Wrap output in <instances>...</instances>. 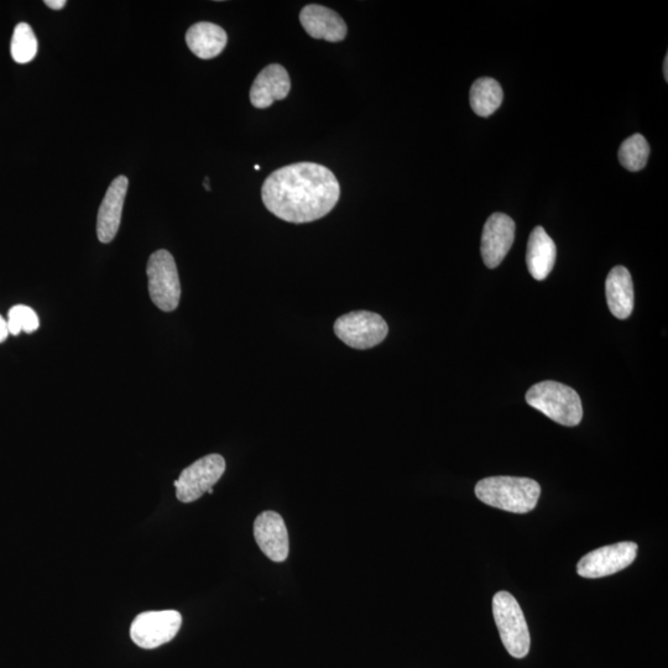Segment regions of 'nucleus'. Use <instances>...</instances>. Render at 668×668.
<instances>
[{
    "instance_id": "1",
    "label": "nucleus",
    "mask_w": 668,
    "mask_h": 668,
    "mask_svg": "<svg viewBox=\"0 0 668 668\" xmlns=\"http://www.w3.org/2000/svg\"><path fill=\"white\" fill-rule=\"evenodd\" d=\"M341 196L337 177L326 166L291 164L270 174L262 189L266 210L285 222H315L330 213Z\"/></svg>"
},
{
    "instance_id": "2",
    "label": "nucleus",
    "mask_w": 668,
    "mask_h": 668,
    "mask_svg": "<svg viewBox=\"0 0 668 668\" xmlns=\"http://www.w3.org/2000/svg\"><path fill=\"white\" fill-rule=\"evenodd\" d=\"M540 494V484L529 478L490 477L476 485V495L482 503L514 514L534 510Z\"/></svg>"
},
{
    "instance_id": "3",
    "label": "nucleus",
    "mask_w": 668,
    "mask_h": 668,
    "mask_svg": "<svg viewBox=\"0 0 668 668\" xmlns=\"http://www.w3.org/2000/svg\"><path fill=\"white\" fill-rule=\"evenodd\" d=\"M527 404L539 410L557 424L573 427L583 417L581 398L570 386L557 382H542L526 394Z\"/></svg>"
},
{
    "instance_id": "4",
    "label": "nucleus",
    "mask_w": 668,
    "mask_h": 668,
    "mask_svg": "<svg viewBox=\"0 0 668 668\" xmlns=\"http://www.w3.org/2000/svg\"><path fill=\"white\" fill-rule=\"evenodd\" d=\"M493 615L506 651L515 659H524L529 655L531 638L518 600L509 592H498L493 598Z\"/></svg>"
},
{
    "instance_id": "5",
    "label": "nucleus",
    "mask_w": 668,
    "mask_h": 668,
    "mask_svg": "<svg viewBox=\"0 0 668 668\" xmlns=\"http://www.w3.org/2000/svg\"><path fill=\"white\" fill-rule=\"evenodd\" d=\"M146 273L151 301L161 311H175L180 304L181 284L174 257L167 250H158L151 254Z\"/></svg>"
},
{
    "instance_id": "6",
    "label": "nucleus",
    "mask_w": 668,
    "mask_h": 668,
    "mask_svg": "<svg viewBox=\"0 0 668 668\" xmlns=\"http://www.w3.org/2000/svg\"><path fill=\"white\" fill-rule=\"evenodd\" d=\"M333 330L344 344L354 349L377 347L389 333L384 318L368 311L351 312L339 317Z\"/></svg>"
},
{
    "instance_id": "7",
    "label": "nucleus",
    "mask_w": 668,
    "mask_h": 668,
    "mask_svg": "<svg viewBox=\"0 0 668 668\" xmlns=\"http://www.w3.org/2000/svg\"><path fill=\"white\" fill-rule=\"evenodd\" d=\"M226 472V461L221 454H208L187 467L176 480V497L182 503L189 504L213 493V487Z\"/></svg>"
},
{
    "instance_id": "8",
    "label": "nucleus",
    "mask_w": 668,
    "mask_h": 668,
    "mask_svg": "<svg viewBox=\"0 0 668 668\" xmlns=\"http://www.w3.org/2000/svg\"><path fill=\"white\" fill-rule=\"evenodd\" d=\"M182 625V617L176 610L146 612L134 619L130 628V638L142 649H156L170 643Z\"/></svg>"
},
{
    "instance_id": "9",
    "label": "nucleus",
    "mask_w": 668,
    "mask_h": 668,
    "mask_svg": "<svg viewBox=\"0 0 668 668\" xmlns=\"http://www.w3.org/2000/svg\"><path fill=\"white\" fill-rule=\"evenodd\" d=\"M638 550V545L630 541L600 547L578 562L577 573L583 578L612 576L634 563Z\"/></svg>"
},
{
    "instance_id": "10",
    "label": "nucleus",
    "mask_w": 668,
    "mask_h": 668,
    "mask_svg": "<svg viewBox=\"0 0 668 668\" xmlns=\"http://www.w3.org/2000/svg\"><path fill=\"white\" fill-rule=\"evenodd\" d=\"M515 222L504 213H494L485 223L482 236V257L490 269L498 268L515 240Z\"/></svg>"
},
{
    "instance_id": "11",
    "label": "nucleus",
    "mask_w": 668,
    "mask_h": 668,
    "mask_svg": "<svg viewBox=\"0 0 668 668\" xmlns=\"http://www.w3.org/2000/svg\"><path fill=\"white\" fill-rule=\"evenodd\" d=\"M254 537L271 561L281 563L289 556V534L285 521L275 511H264L254 521Z\"/></svg>"
},
{
    "instance_id": "12",
    "label": "nucleus",
    "mask_w": 668,
    "mask_h": 668,
    "mask_svg": "<svg viewBox=\"0 0 668 668\" xmlns=\"http://www.w3.org/2000/svg\"><path fill=\"white\" fill-rule=\"evenodd\" d=\"M129 181L120 175L112 181L99 207L97 217V236L99 242L108 244L116 238L122 222V213L125 196H127Z\"/></svg>"
},
{
    "instance_id": "13",
    "label": "nucleus",
    "mask_w": 668,
    "mask_h": 668,
    "mask_svg": "<svg viewBox=\"0 0 668 668\" xmlns=\"http://www.w3.org/2000/svg\"><path fill=\"white\" fill-rule=\"evenodd\" d=\"M302 28L313 39H322L328 43H339L347 36V25L341 15L323 5H306L300 13Z\"/></svg>"
},
{
    "instance_id": "14",
    "label": "nucleus",
    "mask_w": 668,
    "mask_h": 668,
    "mask_svg": "<svg viewBox=\"0 0 668 668\" xmlns=\"http://www.w3.org/2000/svg\"><path fill=\"white\" fill-rule=\"evenodd\" d=\"M291 80L285 67L273 64L266 66L255 78L250 88V102L255 108H269L276 101H283L289 96Z\"/></svg>"
},
{
    "instance_id": "15",
    "label": "nucleus",
    "mask_w": 668,
    "mask_h": 668,
    "mask_svg": "<svg viewBox=\"0 0 668 668\" xmlns=\"http://www.w3.org/2000/svg\"><path fill=\"white\" fill-rule=\"evenodd\" d=\"M557 257L556 244L542 227L532 231L527 244L526 264L532 278L544 281L555 266Z\"/></svg>"
},
{
    "instance_id": "16",
    "label": "nucleus",
    "mask_w": 668,
    "mask_h": 668,
    "mask_svg": "<svg viewBox=\"0 0 668 668\" xmlns=\"http://www.w3.org/2000/svg\"><path fill=\"white\" fill-rule=\"evenodd\" d=\"M610 312L619 320L629 318L634 310V284L629 270L615 266L610 271L605 285Z\"/></svg>"
},
{
    "instance_id": "17",
    "label": "nucleus",
    "mask_w": 668,
    "mask_h": 668,
    "mask_svg": "<svg viewBox=\"0 0 668 668\" xmlns=\"http://www.w3.org/2000/svg\"><path fill=\"white\" fill-rule=\"evenodd\" d=\"M228 36L221 26L212 23H197L186 33V43L193 55L202 60L215 59L226 49Z\"/></svg>"
},
{
    "instance_id": "18",
    "label": "nucleus",
    "mask_w": 668,
    "mask_h": 668,
    "mask_svg": "<svg viewBox=\"0 0 668 668\" xmlns=\"http://www.w3.org/2000/svg\"><path fill=\"white\" fill-rule=\"evenodd\" d=\"M471 107L479 117H490L503 103V88L494 78L483 77L473 83L471 88Z\"/></svg>"
},
{
    "instance_id": "19",
    "label": "nucleus",
    "mask_w": 668,
    "mask_h": 668,
    "mask_svg": "<svg viewBox=\"0 0 668 668\" xmlns=\"http://www.w3.org/2000/svg\"><path fill=\"white\" fill-rule=\"evenodd\" d=\"M649 155V143L641 134H634L633 137L626 139L619 149L620 164L631 172L643 170Z\"/></svg>"
},
{
    "instance_id": "20",
    "label": "nucleus",
    "mask_w": 668,
    "mask_h": 668,
    "mask_svg": "<svg viewBox=\"0 0 668 668\" xmlns=\"http://www.w3.org/2000/svg\"><path fill=\"white\" fill-rule=\"evenodd\" d=\"M10 52L17 64L25 65L35 59L38 54V39L31 26L26 23H20L15 26Z\"/></svg>"
},
{
    "instance_id": "21",
    "label": "nucleus",
    "mask_w": 668,
    "mask_h": 668,
    "mask_svg": "<svg viewBox=\"0 0 668 668\" xmlns=\"http://www.w3.org/2000/svg\"><path fill=\"white\" fill-rule=\"evenodd\" d=\"M8 331L13 336H19L20 333H33L38 330L40 322L39 317L33 309L28 306L18 305L10 309L8 313Z\"/></svg>"
},
{
    "instance_id": "22",
    "label": "nucleus",
    "mask_w": 668,
    "mask_h": 668,
    "mask_svg": "<svg viewBox=\"0 0 668 668\" xmlns=\"http://www.w3.org/2000/svg\"><path fill=\"white\" fill-rule=\"evenodd\" d=\"M9 336L7 321L0 316V343H3Z\"/></svg>"
},
{
    "instance_id": "23",
    "label": "nucleus",
    "mask_w": 668,
    "mask_h": 668,
    "mask_svg": "<svg viewBox=\"0 0 668 668\" xmlns=\"http://www.w3.org/2000/svg\"><path fill=\"white\" fill-rule=\"evenodd\" d=\"M66 4V0H45V5L54 10L64 9Z\"/></svg>"
},
{
    "instance_id": "24",
    "label": "nucleus",
    "mask_w": 668,
    "mask_h": 668,
    "mask_svg": "<svg viewBox=\"0 0 668 668\" xmlns=\"http://www.w3.org/2000/svg\"><path fill=\"white\" fill-rule=\"evenodd\" d=\"M664 76H665V80L668 81V55H666L665 61H664Z\"/></svg>"
},
{
    "instance_id": "25",
    "label": "nucleus",
    "mask_w": 668,
    "mask_h": 668,
    "mask_svg": "<svg viewBox=\"0 0 668 668\" xmlns=\"http://www.w3.org/2000/svg\"><path fill=\"white\" fill-rule=\"evenodd\" d=\"M208 184H210V180H208V177H206V179H205V184H203V186H205V189H206L207 191H211V187H210V185H208Z\"/></svg>"
},
{
    "instance_id": "26",
    "label": "nucleus",
    "mask_w": 668,
    "mask_h": 668,
    "mask_svg": "<svg viewBox=\"0 0 668 668\" xmlns=\"http://www.w3.org/2000/svg\"><path fill=\"white\" fill-rule=\"evenodd\" d=\"M254 169H255V170H260V166H259V165H255V166H254Z\"/></svg>"
}]
</instances>
